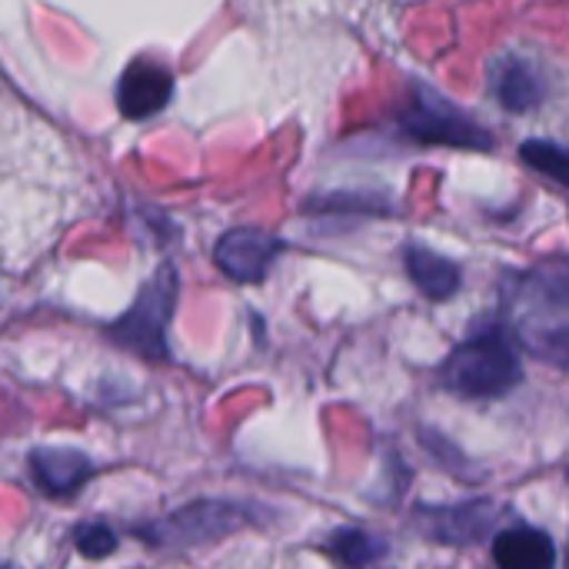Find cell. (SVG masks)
<instances>
[{"label": "cell", "instance_id": "obj_1", "mask_svg": "<svg viewBox=\"0 0 569 569\" xmlns=\"http://www.w3.org/2000/svg\"><path fill=\"white\" fill-rule=\"evenodd\" d=\"M523 380L517 350L500 333H483L453 350L443 363V387L457 397L487 400L503 397Z\"/></svg>", "mask_w": 569, "mask_h": 569}, {"label": "cell", "instance_id": "obj_2", "mask_svg": "<svg viewBox=\"0 0 569 569\" xmlns=\"http://www.w3.org/2000/svg\"><path fill=\"white\" fill-rule=\"evenodd\" d=\"M177 303V273L170 267L157 270L150 283L140 287L133 307L110 323V340L147 357V360H167V323Z\"/></svg>", "mask_w": 569, "mask_h": 569}, {"label": "cell", "instance_id": "obj_3", "mask_svg": "<svg viewBox=\"0 0 569 569\" xmlns=\"http://www.w3.org/2000/svg\"><path fill=\"white\" fill-rule=\"evenodd\" d=\"M247 523V510L240 503L227 500H200L190 503L167 520H160L150 530H140L153 547H200L217 543L230 533H237Z\"/></svg>", "mask_w": 569, "mask_h": 569}, {"label": "cell", "instance_id": "obj_4", "mask_svg": "<svg viewBox=\"0 0 569 569\" xmlns=\"http://www.w3.org/2000/svg\"><path fill=\"white\" fill-rule=\"evenodd\" d=\"M403 127L413 140H423V143L470 147V150H490L493 147V137L477 120L460 113L450 100L427 93V90H420V100L410 107Z\"/></svg>", "mask_w": 569, "mask_h": 569}, {"label": "cell", "instance_id": "obj_5", "mask_svg": "<svg viewBox=\"0 0 569 569\" xmlns=\"http://www.w3.org/2000/svg\"><path fill=\"white\" fill-rule=\"evenodd\" d=\"M280 250H283V243L273 233L257 230V227H240V230H230L217 240L213 260L230 280L260 283L267 277V270L273 267Z\"/></svg>", "mask_w": 569, "mask_h": 569}, {"label": "cell", "instance_id": "obj_6", "mask_svg": "<svg viewBox=\"0 0 569 569\" xmlns=\"http://www.w3.org/2000/svg\"><path fill=\"white\" fill-rule=\"evenodd\" d=\"M173 97V73L153 57L133 60L117 83V107L130 120H147L160 113Z\"/></svg>", "mask_w": 569, "mask_h": 569}, {"label": "cell", "instance_id": "obj_7", "mask_svg": "<svg viewBox=\"0 0 569 569\" xmlns=\"http://www.w3.org/2000/svg\"><path fill=\"white\" fill-rule=\"evenodd\" d=\"M30 473L47 497H70L93 477V463L70 447H37L30 453Z\"/></svg>", "mask_w": 569, "mask_h": 569}, {"label": "cell", "instance_id": "obj_8", "mask_svg": "<svg viewBox=\"0 0 569 569\" xmlns=\"http://www.w3.org/2000/svg\"><path fill=\"white\" fill-rule=\"evenodd\" d=\"M493 560L500 569H553L557 547L533 527H513L493 540Z\"/></svg>", "mask_w": 569, "mask_h": 569}, {"label": "cell", "instance_id": "obj_9", "mask_svg": "<svg viewBox=\"0 0 569 569\" xmlns=\"http://www.w3.org/2000/svg\"><path fill=\"white\" fill-rule=\"evenodd\" d=\"M490 87H493L497 100L510 113H527V110H533L543 100V80L523 60H503V63H497Z\"/></svg>", "mask_w": 569, "mask_h": 569}, {"label": "cell", "instance_id": "obj_10", "mask_svg": "<svg viewBox=\"0 0 569 569\" xmlns=\"http://www.w3.org/2000/svg\"><path fill=\"white\" fill-rule=\"evenodd\" d=\"M403 260H407L410 280L417 283V290H420L423 297H430V300H447V297L457 293V287H460V270H457V263H450L447 257H440V253H433V250H427V247H407Z\"/></svg>", "mask_w": 569, "mask_h": 569}, {"label": "cell", "instance_id": "obj_11", "mask_svg": "<svg viewBox=\"0 0 569 569\" xmlns=\"http://www.w3.org/2000/svg\"><path fill=\"white\" fill-rule=\"evenodd\" d=\"M327 550L343 563L347 569H367L370 563H377L380 557H383V543L377 540V537H370V533H363V530H353V527H347V530H337L333 537H330V543H327Z\"/></svg>", "mask_w": 569, "mask_h": 569}, {"label": "cell", "instance_id": "obj_12", "mask_svg": "<svg viewBox=\"0 0 569 569\" xmlns=\"http://www.w3.org/2000/svg\"><path fill=\"white\" fill-rule=\"evenodd\" d=\"M523 163H530L533 170L547 173L550 180H557L560 187H569V150L553 143V140H527L520 147Z\"/></svg>", "mask_w": 569, "mask_h": 569}, {"label": "cell", "instance_id": "obj_13", "mask_svg": "<svg viewBox=\"0 0 569 569\" xmlns=\"http://www.w3.org/2000/svg\"><path fill=\"white\" fill-rule=\"evenodd\" d=\"M73 543H77V553L87 557V560H103L117 550V533L107 527V523H83L77 533H73Z\"/></svg>", "mask_w": 569, "mask_h": 569}, {"label": "cell", "instance_id": "obj_14", "mask_svg": "<svg viewBox=\"0 0 569 569\" xmlns=\"http://www.w3.org/2000/svg\"><path fill=\"white\" fill-rule=\"evenodd\" d=\"M543 353H547L553 363L569 367V327H557V330L547 337V343H543Z\"/></svg>", "mask_w": 569, "mask_h": 569}]
</instances>
